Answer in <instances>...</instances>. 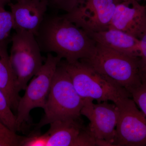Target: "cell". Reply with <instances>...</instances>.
I'll list each match as a JSON object with an SVG mask.
<instances>
[{
	"mask_svg": "<svg viewBox=\"0 0 146 146\" xmlns=\"http://www.w3.org/2000/svg\"><path fill=\"white\" fill-rule=\"evenodd\" d=\"M41 50L72 63L89 57L96 43L65 16L44 19L36 36Z\"/></svg>",
	"mask_w": 146,
	"mask_h": 146,
	"instance_id": "cell-1",
	"label": "cell"
},
{
	"mask_svg": "<svg viewBox=\"0 0 146 146\" xmlns=\"http://www.w3.org/2000/svg\"><path fill=\"white\" fill-rule=\"evenodd\" d=\"M60 63L70 77L76 91L83 99H91L98 103L111 102L118 106L125 99L131 98L126 90L82 60L72 63L61 60Z\"/></svg>",
	"mask_w": 146,
	"mask_h": 146,
	"instance_id": "cell-2",
	"label": "cell"
},
{
	"mask_svg": "<svg viewBox=\"0 0 146 146\" xmlns=\"http://www.w3.org/2000/svg\"><path fill=\"white\" fill-rule=\"evenodd\" d=\"M80 60L130 94L143 82L140 57L125 54L96 43L95 49L89 57Z\"/></svg>",
	"mask_w": 146,
	"mask_h": 146,
	"instance_id": "cell-3",
	"label": "cell"
},
{
	"mask_svg": "<svg viewBox=\"0 0 146 146\" xmlns=\"http://www.w3.org/2000/svg\"><path fill=\"white\" fill-rule=\"evenodd\" d=\"M84 100L76 91L70 77L60 63L58 65L46 102L44 115L37 130L56 121L80 117Z\"/></svg>",
	"mask_w": 146,
	"mask_h": 146,
	"instance_id": "cell-4",
	"label": "cell"
},
{
	"mask_svg": "<svg viewBox=\"0 0 146 146\" xmlns=\"http://www.w3.org/2000/svg\"><path fill=\"white\" fill-rule=\"evenodd\" d=\"M11 38L10 59L18 93L25 90L29 82L39 72L43 60L35 35L26 31H17Z\"/></svg>",
	"mask_w": 146,
	"mask_h": 146,
	"instance_id": "cell-5",
	"label": "cell"
},
{
	"mask_svg": "<svg viewBox=\"0 0 146 146\" xmlns=\"http://www.w3.org/2000/svg\"><path fill=\"white\" fill-rule=\"evenodd\" d=\"M61 60L49 53L45 63L28 84L16 110L17 131L21 130L28 122L31 110L37 108H44L55 72Z\"/></svg>",
	"mask_w": 146,
	"mask_h": 146,
	"instance_id": "cell-6",
	"label": "cell"
},
{
	"mask_svg": "<svg viewBox=\"0 0 146 146\" xmlns=\"http://www.w3.org/2000/svg\"><path fill=\"white\" fill-rule=\"evenodd\" d=\"M83 100L80 114L89 120L88 127L96 139V146H114L119 107L108 102L95 104L91 99Z\"/></svg>",
	"mask_w": 146,
	"mask_h": 146,
	"instance_id": "cell-7",
	"label": "cell"
},
{
	"mask_svg": "<svg viewBox=\"0 0 146 146\" xmlns=\"http://www.w3.org/2000/svg\"><path fill=\"white\" fill-rule=\"evenodd\" d=\"M119 115L114 146L146 145V115L130 98L118 106Z\"/></svg>",
	"mask_w": 146,
	"mask_h": 146,
	"instance_id": "cell-8",
	"label": "cell"
},
{
	"mask_svg": "<svg viewBox=\"0 0 146 146\" xmlns=\"http://www.w3.org/2000/svg\"><path fill=\"white\" fill-rule=\"evenodd\" d=\"M120 0H84L74 10L63 15L86 33L109 28L116 6Z\"/></svg>",
	"mask_w": 146,
	"mask_h": 146,
	"instance_id": "cell-9",
	"label": "cell"
},
{
	"mask_svg": "<svg viewBox=\"0 0 146 146\" xmlns=\"http://www.w3.org/2000/svg\"><path fill=\"white\" fill-rule=\"evenodd\" d=\"M45 133L46 146H94L96 141L80 117L58 121L50 124Z\"/></svg>",
	"mask_w": 146,
	"mask_h": 146,
	"instance_id": "cell-10",
	"label": "cell"
},
{
	"mask_svg": "<svg viewBox=\"0 0 146 146\" xmlns=\"http://www.w3.org/2000/svg\"><path fill=\"white\" fill-rule=\"evenodd\" d=\"M109 29L119 30L140 39L146 31L145 6L136 0H126L118 4Z\"/></svg>",
	"mask_w": 146,
	"mask_h": 146,
	"instance_id": "cell-11",
	"label": "cell"
},
{
	"mask_svg": "<svg viewBox=\"0 0 146 146\" xmlns=\"http://www.w3.org/2000/svg\"><path fill=\"white\" fill-rule=\"evenodd\" d=\"M14 20V29L26 31L36 36L44 19L47 0H19L9 3Z\"/></svg>",
	"mask_w": 146,
	"mask_h": 146,
	"instance_id": "cell-12",
	"label": "cell"
},
{
	"mask_svg": "<svg viewBox=\"0 0 146 146\" xmlns=\"http://www.w3.org/2000/svg\"><path fill=\"white\" fill-rule=\"evenodd\" d=\"M86 33L97 44L128 55L141 56L140 39L124 32L108 29Z\"/></svg>",
	"mask_w": 146,
	"mask_h": 146,
	"instance_id": "cell-13",
	"label": "cell"
},
{
	"mask_svg": "<svg viewBox=\"0 0 146 146\" xmlns=\"http://www.w3.org/2000/svg\"><path fill=\"white\" fill-rule=\"evenodd\" d=\"M7 40L0 42V89L11 108L16 111L21 97L16 88L15 75L7 51Z\"/></svg>",
	"mask_w": 146,
	"mask_h": 146,
	"instance_id": "cell-14",
	"label": "cell"
},
{
	"mask_svg": "<svg viewBox=\"0 0 146 146\" xmlns=\"http://www.w3.org/2000/svg\"><path fill=\"white\" fill-rule=\"evenodd\" d=\"M12 110L5 95L0 89V121L10 130L16 132V116Z\"/></svg>",
	"mask_w": 146,
	"mask_h": 146,
	"instance_id": "cell-15",
	"label": "cell"
},
{
	"mask_svg": "<svg viewBox=\"0 0 146 146\" xmlns=\"http://www.w3.org/2000/svg\"><path fill=\"white\" fill-rule=\"evenodd\" d=\"M13 15L5 7H0V42L8 40L12 29H14Z\"/></svg>",
	"mask_w": 146,
	"mask_h": 146,
	"instance_id": "cell-16",
	"label": "cell"
},
{
	"mask_svg": "<svg viewBox=\"0 0 146 146\" xmlns=\"http://www.w3.org/2000/svg\"><path fill=\"white\" fill-rule=\"evenodd\" d=\"M131 98L141 110L146 115V79L131 93Z\"/></svg>",
	"mask_w": 146,
	"mask_h": 146,
	"instance_id": "cell-17",
	"label": "cell"
},
{
	"mask_svg": "<svg viewBox=\"0 0 146 146\" xmlns=\"http://www.w3.org/2000/svg\"><path fill=\"white\" fill-rule=\"evenodd\" d=\"M55 8L70 13L81 4L84 0H47Z\"/></svg>",
	"mask_w": 146,
	"mask_h": 146,
	"instance_id": "cell-18",
	"label": "cell"
},
{
	"mask_svg": "<svg viewBox=\"0 0 146 146\" xmlns=\"http://www.w3.org/2000/svg\"><path fill=\"white\" fill-rule=\"evenodd\" d=\"M21 138L13 131L7 133L0 132V146H20Z\"/></svg>",
	"mask_w": 146,
	"mask_h": 146,
	"instance_id": "cell-19",
	"label": "cell"
},
{
	"mask_svg": "<svg viewBox=\"0 0 146 146\" xmlns=\"http://www.w3.org/2000/svg\"><path fill=\"white\" fill-rule=\"evenodd\" d=\"M140 40L141 53L139 63L143 81L146 79V31Z\"/></svg>",
	"mask_w": 146,
	"mask_h": 146,
	"instance_id": "cell-20",
	"label": "cell"
},
{
	"mask_svg": "<svg viewBox=\"0 0 146 146\" xmlns=\"http://www.w3.org/2000/svg\"><path fill=\"white\" fill-rule=\"evenodd\" d=\"M11 130L0 121V132H6Z\"/></svg>",
	"mask_w": 146,
	"mask_h": 146,
	"instance_id": "cell-21",
	"label": "cell"
},
{
	"mask_svg": "<svg viewBox=\"0 0 146 146\" xmlns=\"http://www.w3.org/2000/svg\"><path fill=\"white\" fill-rule=\"evenodd\" d=\"M10 0H0V7H5L6 5L10 3Z\"/></svg>",
	"mask_w": 146,
	"mask_h": 146,
	"instance_id": "cell-22",
	"label": "cell"
},
{
	"mask_svg": "<svg viewBox=\"0 0 146 146\" xmlns=\"http://www.w3.org/2000/svg\"><path fill=\"white\" fill-rule=\"evenodd\" d=\"M136 1H138V2L141 1H146V0H136Z\"/></svg>",
	"mask_w": 146,
	"mask_h": 146,
	"instance_id": "cell-23",
	"label": "cell"
},
{
	"mask_svg": "<svg viewBox=\"0 0 146 146\" xmlns=\"http://www.w3.org/2000/svg\"><path fill=\"white\" fill-rule=\"evenodd\" d=\"M18 1H19V0H16V2Z\"/></svg>",
	"mask_w": 146,
	"mask_h": 146,
	"instance_id": "cell-24",
	"label": "cell"
},
{
	"mask_svg": "<svg viewBox=\"0 0 146 146\" xmlns=\"http://www.w3.org/2000/svg\"><path fill=\"white\" fill-rule=\"evenodd\" d=\"M145 7L146 10V5H145Z\"/></svg>",
	"mask_w": 146,
	"mask_h": 146,
	"instance_id": "cell-25",
	"label": "cell"
}]
</instances>
